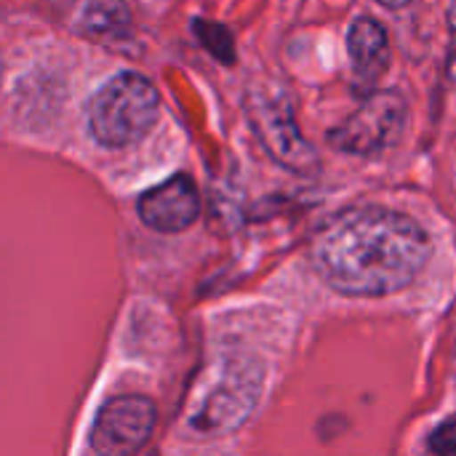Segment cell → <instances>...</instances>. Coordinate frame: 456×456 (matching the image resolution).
<instances>
[{"instance_id": "6da1fadb", "label": "cell", "mask_w": 456, "mask_h": 456, "mask_svg": "<svg viewBox=\"0 0 456 456\" xmlns=\"http://www.w3.org/2000/svg\"><path fill=\"white\" fill-rule=\"evenodd\" d=\"M318 275L347 297L406 289L430 259L428 232L406 214L363 206L331 216L310 243Z\"/></svg>"}, {"instance_id": "7a4b0ae2", "label": "cell", "mask_w": 456, "mask_h": 456, "mask_svg": "<svg viewBox=\"0 0 456 456\" xmlns=\"http://www.w3.org/2000/svg\"><path fill=\"white\" fill-rule=\"evenodd\" d=\"M160 96L139 72H120L91 99V131L104 147L136 144L158 120Z\"/></svg>"}, {"instance_id": "3957f363", "label": "cell", "mask_w": 456, "mask_h": 456, "mask_svg": "<svg viewBox=\"0 0 456 456\" xmlns=\"http://www.w3.org/2000/svg\"><path fill=\"white\" fill-rule=\"evenodd\" d=\"M259 393V374L248 371L243 363H219L203 374L192 401L187 406V419L198 433H230L240 428Z\"/></svg>"}, {"instance_id": "277c9868", "label": "cell", "mask_w": 456, "mask_h": 456, "mask_svg": "<svg viewBox=\"0 0 456 456\" xmlns=\"http://www.w3.org/2000/svg\"><path fill=\"white\" fill-rule=\"evenodd\" d=\"M406 99L398 91H377L345 123L329 131V142L339 152L377 155L393 147L406 128Z\"/></svg>"}, {"instance_id": "5b68a950", "label": "cell", "mask_w": 456, "mask_h": 456, "mask_svg": "<svg viewBox=\"0 0 456 456\" xmlns=\"http://www.w3.org/2000/svg\"><path fill=\"white\" fill-rule=\"evenodd\" d=\"M155 430V406L144 395H120L104 403L91 430L99 456H134Z\"/></svg>"}, {"instance_id": "8992f818", "label": "cell", "mask_w": 456, "mask_h": 456, "mask_svg": "<svg viewBox=\"0 0 456 456\" xmlns=\"http://www.w3.org/2000/svg\"><path fill=\"white\" fill-rule=\"evenodd\" d=\"M251 120L265 142V147L273 152V158L291 171L307 174L318 166V155L310 147V142L299 134V126L294 120V110L289 99L262 94L251 99Z\"/></svg>"}, {"instance_id": "52a82bcc", "label": "cell", "mask_w": 456, "mask_h": 456, "mask_svg": "<svg viewBox=\"0 0 456 456\" xmlns=\"http://www.w3.org/2000/svg\"><path fill=\"white\" fill-rule=\"evenodd\" d=\"M200 214V195L190 176L179 174L139 198V216L158 232H182Z\"/></svg>"}, {"instance_id": "ba28073f", "label": "cell", "mask_w": 456, "mask_h": 456, "mask_svg": "<svg viewBox=\"0 0 456 456\" xmlns=\"http://www.w3.org/2000/svg\"><path fill=\"white\" fill-rule=\"evenodd\" d=\"M347 51L353 59V75L361 83L379 80L390 67V40L379 21L358 19L347 32Z\"/></svg>"}, {"instance_id": "9c48e42d", "label": "cell", "mask_w": 456, "mask_h": 456, "mask_svg": "<svg viewBox=\"0 0 456 456\" xmlns=\"http://www.w3.org/2000/svg\"><path fill=\"white\" fill-rule=\"evenodd\" d=\"M430 452L436 456H456V417L436 428L430 436Z\"/></svg>"}, {"instance_id": "30bf717a", "label": "cell", "mask_w": 456, "mask_h": 456, "mask_svg": "<svg viewBox=\"0 0 456 456\" xmlns=\"http://www.w3.org/2000/svg\"><path fill=\"white\" fill-rule=\"evenodd\" d=\"M449 29H452V48H454L456 53V0L449 8Z\"/></svg>"}, {"instance_id": "8fae6325", "label": "cell", "mask_w": 456, "mask_h": 456, "mask_svg": "<svg viewBox=\"0 0 456 456\" xmlns=\"http://www.w3.org/2000/svg\"><path fill=\"white\" fill-rule=\"evenodd\" d=\"M377 3H382V5H387V8H403L409 0H377Z\"/></svg>"}]
</instances>
